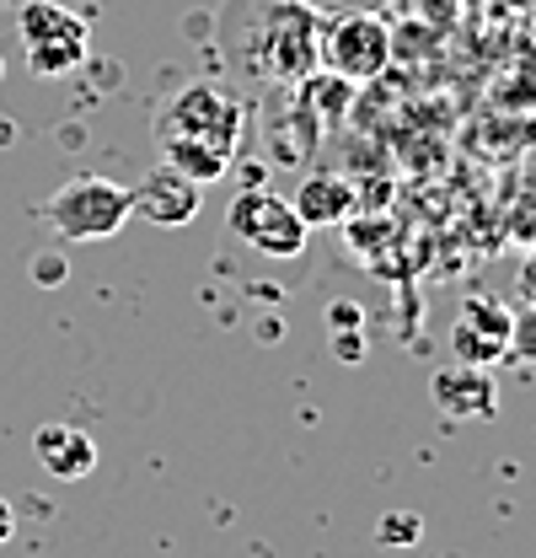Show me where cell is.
I'll return each mask as SVG.
<instances>
[{
	"label": "cell",
	"mask_w": 536,
	"mask_h": 558,
	"mask_svg": "<svg viewBox=\"0 0 536 558\" xmlns=\"http://www.w3.org/2000/svg\"><path fill=\"white\" fill-rule=\"evenodd\" d=\"M510 354L536 360V301L521 306V312H510Z\"/></svg>",
	"instance_id": "cell-12"
},
{
	"label": "cell",
	"mask_w": 536,
	"mask_h": 558,
	"mask_svg": "<svg viewBox=\"0 0 536 558\" xmlns=\"http://www.w3.org/2000/svg\"><path fill=\"white\" fill-rule=\"evenodd\" d=\"M290 205L306 226H343V220H354V189L338 172H301Z\"/></svg>",
	"instance_id": "cell-11"
},
{
	"label": "cell",
	"mask_w": 536,
	"mask_h": 558,
	"mask_svg": "<svg viewBox=\"0 0 536 558\" xmlns=\"http://www.w3.org/2000/svg\"><path fill=\"white\" fill-rule=\"evenodd\" d=\"M231 236H236V242H247V247H253V253H264V258H301V247H306L312 226L295 215L290 199L253 189V194H242V199L231 205Z\"/></svg>",
	"instance_id": "cell-6"
},
{
	"label": "cell",
	"mask_w": 536,
	"mask_h": 558,
	"mask_svg": "<svg viewBox=\"0 0 536 558\" xmlns=\"http://www.w3.org/2000/svg\"><path fill=\"white\" fill-rule=\"evenodd\" d=\"M429 398H435V409L451 418V424L499 414V387H494V376H488L483 365H462V360L429 381Z\"/></svg>",
	"instance_id": "cell-9"
},
{
	"label": "cell",
	"mask_w": 536,
	"mask_h": 558,
	"mask_svg": "<svg viewBox=\"0 0 536 558\" xmlns=\"http://www.w3.org/2000/svg\"><path fill=\"white\" fill-rule=\"evenodd\" d=\"M16 33H22V54H27L33 75H70L86 65L92 33L75 11L54 5V0H27L16 16Z\"/></svg>",
	"instance_id": "cell-4"
},
{
	"label": "cell",
	"mask_w": 536,
	"mask_h": 558,
	"mask_svg": "<svg viewBox=\"0 0 536 558\" xmlns=\"http://www.w3.org/2000/svg\"><path fill=\"white\" fill-rule=\"evenodd\" d=\"M44 215H49V226H54L65 242H108V236H119V231L130 226L134 194L119 189L113 178L81 172V178H65V183L49 194Z\"/></svg>",
	"instance_id": "cell-3"
},
{
	"label": "cell",
	"mask_w": 536,
	"mask_h": 558,
	"mask_svg": "<svg viewBox=\"0 0 536 558\" xmlns=\"http://www.w3.org/2000/svg\"><path fill=\"white\" fill-rule=\"evenodd\" d=\"M247 135V102L236 92H226L220 81H188L167 97V108L156 113V145L161 161L188 172L194 183H215Z\"/></svg>",
	"instance_id": "cell-2"
},
{
	"label": "cell",
	"mask_w": 536,
	"mask_h": 558,
	"mask_svg": "<svg viewBox=\"0 0 536 558\" xmlns=\"http://www.w3.org/2000/svg\"><path fill=\"white\" fill-rule=\"evenodd\" d=\"M381 537H402V543H413V537H418V521H398V526L387 521V526H381Z\"/></svg>",
	"instance_id": "cell-13"
},
{
	"label": "cell",
	"mask_w": 536,
	"mask_h": 558,
	"mask_svg": "<svg viewBox=\"0 0 536 558\" xmlns=\"http://www.w3.org/2000/svg\"><path fill=\"white\" fill-rule=\"evenodd\" d=\"M33 457H38L60 484H75V478H86V473L97 468V440H92L86 429H75V424H44V429L33 435Z\"/></svg>",
	"instance_id": "cell-10"
},
{
	"label": "cell",
	"mask_w": 536,
	"mask_h": 558,
	"mask_svg": "<svg viewBox=\"0 0 536 558\" xmlns=\"http://www.w3.org/2000/svg\"><path fill=\"white\" fill-rule=\"evenodd\" d=\"M134 194V209L150 220V226H188L204 205V183H194L188 172H178V167H167V161H156L150 172H145V183L130 189Z\"/></svg>",
	"instance_id": "cell-8"
},
{
	"label": "cell",
	"mask_w": 536,
	"mask_h": 558,
	"mask_svg": "<svg viewBox=\"0 0 536 558\" xmlns=\"http://www.w3.org/2000/svg\"><path fill=\"white\" fill-rule=\"evenodd\" d=\"M11 526H16V521H11V505H5V499H0V543H5V537H11Z\"/></svg>",
	"instance_id": "cell-14"
},
{
	"label": "cell",
	"mask_w": 536,
	"mask_h": 558,
	"mask_svg": "<svg viewBox=\"0 0 536 558\" xmlns=\"http://www.w3.org/2000/svg\"><path fill=\"white\" fill-rule=\"evenodd\" d=\"M451 349L462 365H499L510 354V306L494 295H472L462 301L456 323H451Z\"/></svg>",
	"instance_id": "cell-7"
},
{
	"label": "cell",
	"mask_w": 536,
	"mask_h": 558,
	"mask_svg": "<svg viewBox=\"0 0 536 558\" xmlns=\"http://www.w3.org/2000/svg\"><path fill=\"white\" fill-rule=\"evenodd\" d=\"M392 60V27L370 11H343L322 22V70L338 81H376Z\"/></svg>",
	"instance_id": "cell-5"
},
{
	"label": "cell",
	"mask_w": 536,
	"mask_h": 558,
	"mask_svg": "<svg viewBox=\"0 0 536 558\" xmlns=\"http://www.w3.org/2000/svg\"><path fill=\"white\" fill-rule=\"evenodd\" d=\"M220 44L247 81L295 86L322 70V16L306 0H231Z\"/></svg>",
	"instance_id": "cell-1"
}]
</instances>
